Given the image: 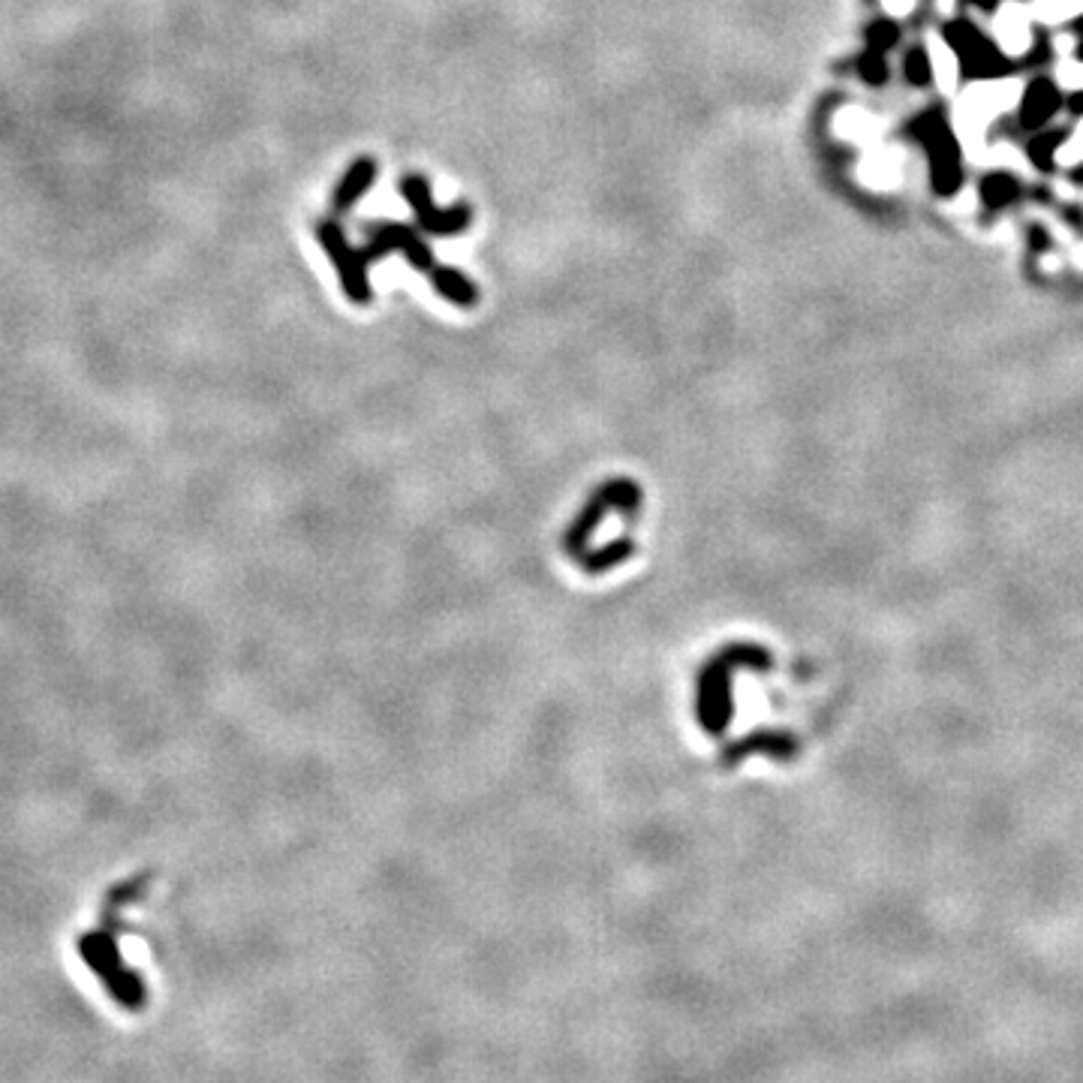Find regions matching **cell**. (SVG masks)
Returning a JSON list of instances; mask_svg holds the SVG:
<instances>
[{
  "mask_svg": "<svg viewBox=\"0 0 1083 1083\" xmlns=\"http://www.w3.org/2000/svg\"><path fill=\"white\" fill-rule=\"evenodd\" d=\"M1060 166H1077L1083 163V118L1077 123V130L1072 136H1065L1063 148H1060Z\"/></svg>",
  "mask_w": 1083,
  "mask_h": 1083,
  "instance_id": "44dd1931",
  "label": "cell"
},
{
  "mask_svg": "<svg viewBox=\"0 0 1083 1083\" xmlns=\"http://www.w3.org/2000/svg\"><path fill=\"white\" fill-rule=\"evenodd\" d=\"M374 178H377V163L374 160H356V163L349 166V172L344 175V181L338 185V190H335V208H349L352 202H358L361 196L368 193V187L374 185Z\"/></svg>",
  "mask_w": 1083,
  "mask_h": 1083,
  "instance_id": "30bf717a",
  "label": "cell"
},
{
  "mask_svg": "<svg viewBox=\"0 0 1083 1083\" xmlns=\"http://www.w3.org/2000/svg\"><path fill=\"white\" fill-rule=\"evenodd\" d=\"M978 196H982V202L987 208H1005V205L1017 199V181L1009 172L984 175L982 185H978Z\"/></svg>",
  "mask_w": 1083,
  "mask_h": 1083,
  "instance_id": "7c38bea8",
  "label": "cell"
},
{
  "mask_svg": "<svg viewBox=\"0 0 1083 1083\" xmlns=\"http://www.w3.org/2000/svg\"><path fill=\"white\" fill-rule=\"evenodd\" d=\"M897 37L900 33H897V24H894V21H873V24H870V31H867L870 49H876V51L894 49Z\"/></svg>",
  "mask_w": 1083,
  "mask_h": 1083,
  "instance_id": "ffe728a7",
  "label": "cell"
},
{
  "mask_svg": "<svg viewBox=\"0 0 1083 1083\" xmlns=\"http://www.w3.org/2000/svg\"><path fill=\"white\" fill-rule=\"evenodd\" d=\"M428 275L434 289H437L446 301H451V305L470 307L479 301V289L473 287V280H467V277L460 275V271H455V268L434 266Z\"/></svg>",
  "mask_w": 1083,
  "mask_h": 1083,
  "instance_id": "9c48e42d",
  "label": "cell"
},
{
  "mask_svg": "<svg viewBox=\"0 0 1083 1083\" xmlns=\"http://www.w3.org/2000/svg\"><path fill=\"white\" fill-rule=\"evenodd\" d=\"M864 178L873 187H894L900 181V169L894 163L891 153H876L867 166H864Z\"/></svg>",
  "mask_w": 1083,
  "mask_h": 1083,
  "instance_id": "ac0fdd59",
  "label": "cell"
},
{
  "mask_svg": "<svg viewBox=\"0 0 1083 1083\" xmlns=\"http://www.w3.org/2000/svg\"><path fill=\"white\" fill-rule=\"evenodd\" d=\"M1060 109H1063V97L1051 79H1035L1021 93V123L1030 130H1039L1047 121H1053V115Z\"/></svg>",
  "mask_w": 1083,
  "mask_h": 1083,
  "instance_id": "52a82bcc",
  "label": "cell"
},
{
  "mask_svg": "<svg viewBox=\"0 0 1083 1083\" xmlns=\"http://www.w3.org/2000/svg\"><path fill=\"white\" fill-rule=\"evenodd\" d=\"M903 72H906L910 85H915V88H927V85L933 82L931 51L924 49V46H915V49H910L906 61H903Z\"/></svg>",
  "mask_w": 1083,
  "mask_h": 1083,
  "instance_id": "e0dca14e",
  "label": "cell"
},
{
  "mask_svg": "<svg viewBox=\"0 0 1083 1083\" xmlns=\"http://www.w3.org/2000/svg\"><path fill=\"white\" fill-rule=\"evenodd\" d=\"M391 250H400V254L409 259V266L419 268V271H430V268H434V256H430L428 245H425L416 232H409V229L395 223L374 229V232H370L368 256H382V254H391Z\"/></svg>",
  "mask_w": 1083,
  "mask_h": 1083,
  "instance_id": "8992f818",
  "label": "cell"
},
{
  "mask_svg": "<svg viewBox=\"0 0 1083 1083\" xmlns=\"http://www.w3.org/2000/svg\"><path fill=\"white\" fill-rule=\"evenodd\" d=\"M1060 85L1072 88V91H1083V61H1069L1060 67Z\"/></svg>",
  "mask_w": 1083,
  "mask_h": 1083,
  "instance_id": "7402d4cb",
  "label": "cell"
},
{
  "mask_svg": "<svg viewBox=\"0 0 1083 1083\" xmlns=\"http://www.w3.org/2000/svg\"><path fill=\"white\" fill-rule=\"evenodd\" d=\"M1074 28H1077V33L1083 37V16H1077V24H1074Z\"/></svg>",
  "mask_w": 1083,
  "mask_h": 1083,
  "instance_id": "4316f807",
  "label": "cell"
},
{
  "mask_svg": "<svg viewBox=\"0 0 1083 1083\" xmlns=\"http://www.w3.org/2000/svg\"><path fill=\"white\" fill-rule=\"evenodd\" d=\"M771 663V656L762 647H726L705 665V672L698 675V686H695V716L705 728L707 735H723L732 719V672L737 665H756L765 668Z\"/></svg>",
  "mask_w": 1083,
  "mask_h": 1083,
  "instance_id": "6da1fadb",
  "label": "cell"
},
{
  "mask_svg": "<svg viewBox=\"0 0 1083 1083\" xmlns=\"http://www.w3.org/2000/svg\"><path fill=\"white\" fill-rule=\"evenodd\" d=\"M861 79L867 85H885L888 82V63H885V51L867 49L858 61Z\"/></svg>",
  "mask_w": 1083,
  "mask_h": 1083,
  "instance_id": "d6986e66",
  "label": "cell"
},
{
  "mask_svg": "<svg viewBox=\"0 0 1083 1083\" xmlns=\"http://www.w3.org/2000/svg\"><path fill=\"white\" fill-rule=\"evenodd\" d=\"M319 241H322V247H326L328 259H331L335 268H338L349 301H356V305H368L370 284H368V275H365V259H361V254H356V250L349 247V241L344 238V232H340L335 223L319 226Z\"/></svg>",
  "mask_w": 1083,
  "mask_h": 1083,
  "instance_id": "5b68a950",
  "label": "cell"
},
{
  "mask_svg": "<svg viewBox=\"0 0 1083 1083\" xmlns=\"http://www.w3.org/2000/svg\"><path fill=\"white\" fill-rule=\"evenodd\" d=\"M756 749H767V753H777V756H786L788 753V741L786 737H777V735H756V737H749V741H741V744H735L732 749L726 753V765H735L737 758L741 756H749V753H756Z\"/></svg>",
  "mask_w": 1083,
  "mask_h": 1083,
  "instance_id": "9a60e30c",
  "label": "cell"
},
{
  "mask_svg": "<svg viewBox=\"0 0 1083 1083\" xmlns=\"http://www.w3.org/2000/svg\"><path fill=\"white\" fill-rule=\"evenodd\" d=\"M1077 259H1081V262H1083V250H1081V254H1077Z\"/></svg>",
  "mask_w": 1083,
  "mask_h": 1083,
  "instance_id": "83f0119b",
  "label": "cell"
},
{
  "mask_svg": "<svg viewBox=\"0 0 1083 1083\" xmlns=\"http://www.w3.org/2000/svg\"><path fill=\"white\" fill-rule=\"evenodd\" d=\"M912 133L918 136L921 145L927 148L931 157V175H933V190L940 196L957 193L963 185V157L961 145L948 130V123L942 121V115H924L915 121Z\"/></svg>",
  "mask_w": 1083,
  "mask_h": 1083,
  "instance_id": "277c9868",
  "label": "cell"
},
{
  "mask_svg": "<svg viewBox=\"0 0 1083 1083\" xmlns=\"http://www.w3.org/2000/svg\"><path fill=\"white\" fill-rule=\"evenodd\" d=\"M419 223L425 232H434V236H455V232H464L470 226V208L467 205H455V208H437L434 202L421 205L419 211Z\"/></svg>",
  "mask_w": 1083,
  "mask_h": 1083,
  "instance_id": "ba28073f",
  "label": "cell"
},
{
  "mask_svg": "<svg viewBox=\"0 0 1083 1083\" xmlns=\"http://www.w3.org/2000/svg\"><path fill=\"white\" fill-rule=\"evenodd\" d=\"M996 37H1000L1002 49L1014 51V54H1021V51L1030 49V42H1033V28H1030L1026 12L1017 10V7L1002 12L1000 21H996Z\"/></svg>",
  "mask_w": 1083,
  "mask_h": 1083,
  "instance_id": "8fae6325",
  "label": "cell"
},
{
  "mask_svg": "<svg viewBox=\"0 0 1083 1083\" xmlns=\"http://www.w3.org/2000/svg\"><path fill=\"white\" fill-rule=\"evenodd\" d=\"M912 7H915V0H885V10L891 16H906V12H912Z\"/></svg>",
  "mask_w": 1083,
  "mask_h": 1083,
  "instance_id": "603a6c76",
  "label": "cell"
},
{
  "mask_svg": "<svg viewBox=\"0 0 1083 1083\" xmlns=\"http://www.w3.org/2000/svg\"><path fill=\"white\" fill-rule=\"evenodd\" d=\"M1063 142H1065V136L1060 133V130H1044V133H1039L1033 139V142L1026 145V153H1030V160H1033V166L1035 169H1042V172H1051L1053 166H1060V148H1063Z\"/></svg>",
  "mask_w": 1083,
  "mask_h": 1083,
  "instance_id": "4fadbf2b",
  "label": "cell"
},
{
  "mask_svg": "<svg viewBox=\"0 0 1083 1083\" xmlns=\"http://www.w3.org/2000/svg\"><path fill=\"white\" fill-rule=\"evenodd\" d=\"M1065 109H1069L1074 118H1083V91H1072V97H1069V102H1065Z\"/></svg>",
  "mask_w": 1083,
  "mask_h": 1083,
  "instance_id": "cb8c5ba5",
  "label": "cell"
},
{
  "mask_svg": "<svg viewBox=\"0 0 1083 1083\" xmlns=\"http://www.w3.org/2000/svg\"><path fill=\"white\" fill-rule=\"evenodd\" d=\"M638 503H642V491L638 485L629 479H614L608 485H603L599 491L593 494L590 503L584 506V511L573 521L569 533H566V552L573 554L575 560H582L587 554V542H590L593 530L612 515V511H620V515H635L638 511Z\"/></svg>",
  "mask_w": 1083,
  "mask_h": 1083,
  "instance_id": "7a4b0ae2",
  "label": "cell"
},
{
  "mask_svg": "<svg viewBox=\"0 0 1083 1083\" xmlns=\"http://www.w3.org/2000/svg\"><path fill=\"white\" fill-rule=\"evenodd\" d=\"M945 42L957 54L961 76H970L975 82L1005 79L1009 70H1012L1009 58L972 21H951L948 28H945Z\"/></svg>",
  "mask_w": 1083,
  "mask_h": 1083,
  "instance_id": "3957f363",
  "label": "cell"
},
{
  "mask_svg": "<svg viewBox=\"0 0 1083 1083\" xmlns=\"http://www.w3.org/2000/svg\"><path fill=\"white\" fill-rule=\"evenodd\" d=\"M1030 245H1033L1035 250H1044V247H1047V236H1044L1042 229H1033V232H1030Z\"/></svg>",
  "mask_w": 1083,
  "mask_h": 1083,
  "instance_id": "d4e9b609",
  "label": "cell"
},
{
  "mask_svg": "<svg viewBox=\"0 0 1083 1083\" xmlns=\"http://www.w3.org/2000/svg\"><path fill=\"white\" fill-rule=\"evenodd\" d=\"M629 554H633V542H614V545H608L603 552L584 554L582 566L587 573H605V569H612L617 563H624Z\"/></svg>",
  "mask_w": 1083,
  "mask_h": 1083,
  "instance_id": "2e32d148",
  "label": "cell"
},
{
  "mask_svg": "<svg viewBox=\"0 0 1083 1083\" xmlns=\"http://www.w3.org/2000/svg\"><path fill=\"white\" fill-rule=\"evenodd\" d=\"M933 58V79L945 88V91H954V85L961 79V63H957V54L948 49V42H936L931 51Z\"/></svg>",
  "mask_w": 1083,
  "mask_h": 1083,
  "instance_id": "5bb4252c",
  "label": "cell"
},
{
  "mask_svg": "<svg viewBox=\"0 0 1083 1083\" xmlns=\"http://www.w3.org/2000/svg\"><path fill=\"white\" fill-rule=\"evenodd\" d=\"M1077 61H1083V37H1081V42H1077Z\"/></svg>",
  "mask_w": 1083,
  "mask_h": 1083,
  "instance_id": "484cf974",
  "label": "cell"
}]
</instances>
